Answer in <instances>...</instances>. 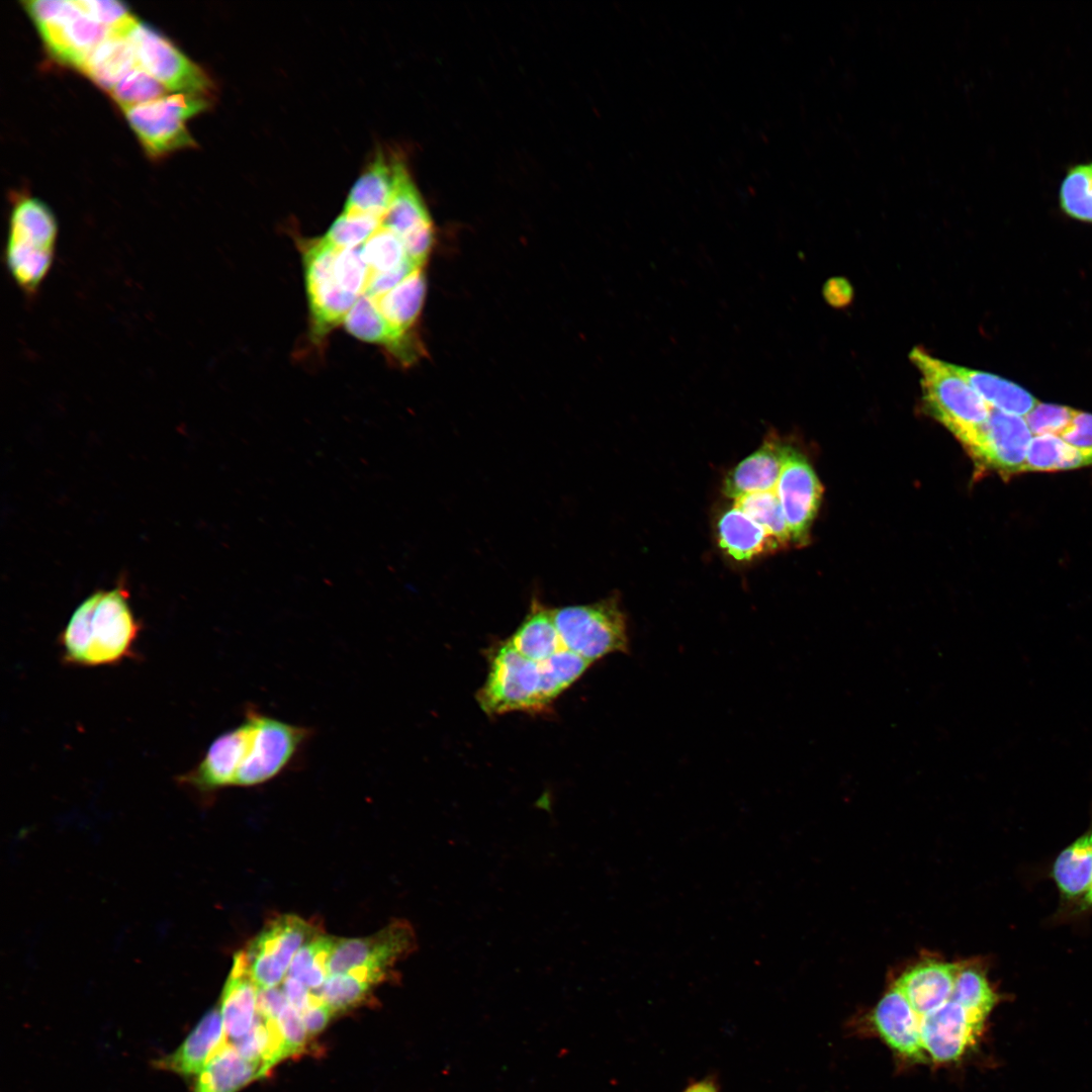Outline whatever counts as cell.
<instances>
[{"label":"cell","instance_id":"obj_25","mask_svg":"<svg viewBox=\"0 0 1092 1092\" xmlns=\"http://www.w3.org/2000/svg\"><path fill=\"white\" fill-rule=\"evenodd\" d=\"M1051 876L1066 902L1079 903L1088 894L1092 888V826L1056 856Z\"/></svg>","mask_w":1092,"mask_h":1092},{"label":"cell","instance_id":"obj_8","mask_svg":"<svg viewBox=\"0 0 1092 1092\" xmlns=\"http://www.w3.org/2000/svg\"><path fill=\"white\" fill-rule=\"evenodd\" d=\"M249 710L254 725L252 757L236 780L238 787L262 785L290 768L313 735L309 727L272 717L252 706Z\"/></svg>","mask_w":1092,"mask_h":1092},{"label":"cell","instance_id":"obj_34","mask_svg":"<svg viewBox=\"0 0 1092 1092\" xmlns=\"http://www.w3.org/2000/svg\"><path fill=\"white\" fill-rule=\"evenodd\" d=\"M338 938L316 934L295 953L287 976L303 983L308 989H320L325 983L328 964Z\"/></svg>","mask_w":1092,"mask_h":1092},{"label":"cell","instance_id":"obj_9","mask_svg":"<svg viewBox=\"0 0 1092 1092\" xmlns=\"http://www.w3.org/2000/svg\"><path fill=\"white\" fill-rule=\"evenodd\" d=\"M126 37L138 67L168 91L208 97L212 91L208 75L154 27L139 21Z\"/></svg>","mask_w":1092,"mask_h":1092},{"label":"cell","instance_id":"obj_20","mask_svg":"<svg viewBox=\"0 0 1092 1092\" xmlns=\"http://www.w3.org/2000/svg\"><path fill=\"white\" fill-rule=\"evenodd\" d=\"M958 970L959 964L925 960L902 973L893 986L921 1018L950 999Z\"/></svg>","mask_w":1092,"mask_h":1092},{"label":"cell","instance_id":"obj_11","mask_svg":"<svg viewBox=\"0 0 1092 1092\" xmlns=\"http://www.w3.org/2000/svg\"><path fill=\"white\" fill-rule=\"evenodd\" d=\"M337 249L323 238L304 244L303 266L312 333L323 337L344 320L359 296L344 290L334 274Z\"/></svg>","mask_w":1092,"mask_h":1092},{"label":"cell","instance_id":"obj_33","mask_svg":"<svg viewBox=\"0 0 1092 1092\" xmlns=\"http://www.w3.org/2000/svg\"><path fill=\"white\" fill-rule=\"evenodd\" d=\"M1088 466L1079 450L1053 435H1041L1031 439L1023 472L1062 471Z\"/></svg>","mask_w":1092,"mask_h":1092},{"label":"cell","instance_id":"obj_46","mask_svg":"<svg viewBox=\"0 0 1092 1092\" xmlns=\"http://www.w3.org/2000/svg\"><path fill=\"white\" fill-rule=\"evenodd\" d=\"M1062 439L1076 448L1084 456L1087 465H1092V415L1077 412L1072 425L1062 435Z\"/></svg>","mask_w":1092,"mask_h":1092},{"label":"cell","instance_id":"obj_45","mask_svg":"<svg viewBox=\"0 0 1092 1092\" xmlns=\"http://www.w3.org/2000/svg\"><path fill=\"white\" fill-rule=\"evenodd\" d=\"M276 1021L282 1037L285 1058L299 1055L305 1048L308 1035L301 1013L287 1003Z\"/></svg>","mask_w":1092,"mask_h":1092},{"label":"cell","instance_id":"obj_14","mask_svg":"<svg viewBox=\"0 0 1092 1092\" xmlns=\"http://www.w3.org/2000/svg\"><path fill=\"white\" fill-rule=\"evenodd\" d=\"M775 490L783 508L791 541L802 544L807 540L817 514L822 486L807 459L789 446Z\"/></svg>","mask_w":1092,"mask_h":1092},{"label":"cell","instance_id":"obj_52","mask_svg":"<svg viewBox=\"0 0 1092 1092\" xmlns=\"http://www.w3.org/2000/svg\"><path fill=\"white\" fill-rule=\"evenodd\" d=\"M1078 908L1080 912L1092 910V888L1090 889L1088 894L1078 903Z\"/></svg>","mask_w":1092,"mask_h":1092},{"label":"cell","instance_id":"obj_35","mask_svg":"<svg viewBox=\"0 0 1092 1092\" xmlns=\"http://www.w3.org/2000/svg\"><path fill=\"white\" fill-rule=\"evenodd\" d=\"M1059 202L1069 217L1092 223V161L1067 169L1060 184Z\"/></svg>","mask_w":1092,"mask_h":1092},{"label":"cell","instance_id":"obj_28","mask_svg":"<svg viewBox=\"0 0 1092 1092\" xmlns=\"http://www.w3.org/2000/svg\"><path fill=\"white\" fill-rule=\"evenodd\" d=\"M427 292V279L422 268L416 269L395 287L373 298L390 327L402 336H412Z\"/></svg>","mask_w":1092,"mask_h":1092},{"label":"cell","instance_id":"obj_32","mask_svg":"<svg viewBox=\"0 0 1092 1092\" xmlns=\"http://www.w3.org/2000/svg\"><path fill=\"white\" fill-rule=\"evenodd\" d=\"M951 999L986 1021L1000 997L990 985L986 971L977 963L959 964Z\"/></svg>","mask_w":1092,"mask_h":1092},{"label":"cell","instance_id":"obj_40","mask_svg":"<svg viewBox=\"0 0 1092 1092\" xmlns=\"http://www.w3.org/2000/svg\"><path fill=\"white\" fill-rule=\"evenodd\" d=\"M381 221L373 216L342 211L322 238L337 250L360 247Z\"/></svg>","mask_w":1092,"mask_h":1092},{"label":"cell","instance_id":"obj_50","mask_svg":"<svg viewBox=\"0 0 1092 1092\" xmlns=\"http://www.w3.org/2000/svg\"><path fill=\"white\" fill-rule=\"evenodd\" d=\"M282 990L288 1003L300 1013L307 1008L312 998V992H309V989L303 983L289 976L284 979Z\"/></svg>","mask_w":1092,"mask_h":1092},{"label":"cell","instance_id":"obj_30","mask_svg":"<svg viewBox=\"0 0 1092 1092\" xmlns=\"http://www.w3.org/2000/svg\"><path fill=\"white\" fill-rule=\"evenodd\" d=\"M953 368L993 408L1025 418L1038 403L1027 390L997 375L954 364Z\"/></svg>","mask_w":1092,"mask_h":1092},{"label":"cell","instance_id":"obj_47","mask_svg":"<svg viewBox=\"0 0 1092 1092\" xmlns=\"http://www.w3.org/2000/svg\"><path fill=\"white\" fill-rule=\"evenodd\" d=\"M333 1013L317 993H312L309 1005L301 1013L307 1034L312 1036L321 1032L329 1023Z\"/></svg>","mask_w":1092,"mask_h":1092},{"label":"cell","instance_id":"obj_43","mask_svg":"<svg viewBox=\"0 0 1092 1092\" xmlns=\"http://www.w3.org/2000/svg\"><path fill=\"white\" fill-rule=\"evenodd\" d=\"M334 274L338 284L347 292L357 296L365 293L370 272L362 257L361 246L336 251Z\"/></svg>","mask_w":1092,"mask_h":1092},{"label":"cell","instance_id":"obj_41","mask_svg":"<svg viewBox=\"0 0 1092 1092\" xmlns=\"http://www.w3.org/2000/svg\"><path fill=\"white\" fill-rule=\"evenodd\" d=\"M168 90L140 67L127 73L109 92L123 109L146 103L167 94Z\"/></svg>","mask_w":1092,"mask_h":1092},{"label":"cell","instance_id":"obj_7","mask_svg":"<svg viewBox=\"0 0 1092 1092\" xmlns=\"http://www.w3.org/2000/svg\"><path fill=\"white\" fill-rule=\"evenodd\" d=\"M208 106L206 97L173 93L125 108L123 112L148 155L161 157L195 146L186 122Z\"/></svg>","mask_w":1092,"mask_h":1092},{"label":"cell","instance_id":"obj_44","mask_svg":"<svg viewBox=\"0 0 1092 1092\" xmlns=\"http://www.w3.org/2000/svg\"><path fill=\"white\" fill-rule=\"evenodd\" d=\"M1077 412L1066 405L1038 402L1024 420L1032 434L1062 437L1072 425Z\"/></svg>","mask_w":1092,"mask_h":1092},{"label":"cell","instance_id":"obj_17","mask_svg":"<svg viewBox=\"0 0 1092 1092\" xmlns=\"http://www.w3.org/2000/svg\"><path fill=\"white\" fill-rule=\"evenodd\" d=\"M250 734L251 724L245 715L239 725L224 731L210 743L201 760L181 780L202 792L235 786Z\"/></svg>","mask_w":1092,"mask_h":1092},{"label":"cell","instance_id":"obj_37","mask_svg":"<svg viewBox=\"0 0 1092 1092\" xmlns=\"http://www.w3.org/2000/svg\"><path fill=\"white\" fill-rule=\"evenodd\" d=\"M379 982L357 971L329 975L317 995L333 1012L346 1011L362 1003Z\"/></svg>","mask_w":1092,"mask_h":1092},{"label":"cell","instance_id":"obj_19","mask_svg":"<svg viewBox=\"0 0 1092 1092\" xmlns=\"http://www.w3.org/2000/svg\"><path fill=\"white\" fill-rule=\"evenodd\" d=\"M226 1042L219 1007L207 1011L172 1053L154 1062V1066L184 1078L197 1076Z\"/></svg>","mask_w":1092,"mask_h":1092},{"label":"cell","instance_id":"obj_1","mask_svg":"<svg viewBox=\"0 0 1092 1092\" xmlns=\"http://www.w3.org/2000/svg\"><path fill=\"white\" fill-rule=\"evenodd\" d=\"M139 631L123 584L97 590L76 608L61 635L64 659L86 666L120 662L131 654Z\"/></svg>","mask_w":1092,"mask_h":1092},{"label":"cell","instance_id":"obj_22","mask_svg":"<svg viewBox=\"0 0 1092 1092\" xmlns=\"http://www.w3.org/2000/svg\"><path fill=\"white\" fill-rule=\"evenodd\" d=\"M395 171L393 157L379 150L352 185L344 212L383 219L393 198Z\"/></svg>","mask_w":1092,"mask_h":1092},{"label":"cell","instance_id":"obj_49","mask_svg":"<svg viewBox=\"0 0 1092 1092\" xmlns=\"http://www.w3.org/2000/svg\"><path fill=\"white\" fill-rule=\"evenodd\" d=\"M823 295L830 305L843 307L852 300L853 289L845 278L832 277L824 284Z\"/></svg>","mask_w":1092,"mask_h":1092},{"label":"cell","instance_id":"obj_13","mask_svg":"<svg viewBox=\"0 0 1092 1092\" xmlns=\"http://www.w3.org/2000/svg\"><path fill=\"white\" fill-rule=\"evenodd\" d=\"M395 188L381 225L402 241L407 257L424 265L434 243V229L428 208L403 161L393 157Z\"/></svg>","mask_w":1092,"mask_h":1092},{"label":"cell","instance_id":"obj_15","mask_svg":"<svg viewBox=\"0 0 1092 1092\" xmlns=\"http://www.w3.org/2000/svg\"><path fill=\"white\" fill-rule=\"evenodd\" d=\"M985 1020L966 1010L953 999L920 1018L923 1049L934 1063L960 1060L977 1041Z\"/></svg>","mask_w":1092,"mask_h":1092},{"label":"cell","instance_id":"obj_6","mask_svg":"<svg viewBox=\"0 0 1092 1092\" xmlns=\"http://www.w3.org/2000/svg\"><path fill=\"white\" fill-rule=\"evenodd\" d=\"M50 53L61 63L80 69L90 53L111 33L85 14L76 1L22 2Z\"/></svg>","mask_w":1092,"mask_h":1092},{"label":"cell","instance_id":"obj_23","mask_svg":"<svg viewBox=\"0 0 1092 1092\" xmlns=\"http://www.w3.org/2000/svg\"><path fill=\"white\" fill-rule=\"evenodd\" d=\"M346 330L355 338L384 346L395 358L411 363L418 357V347L412 336L395 332L383 317L372 297H358L344 320Z\"/></svg>","mask_w":1092,"mask_h":1092},{"label":"cell","instance_id":"obj_2","mask_svg":"<svg viewBox=\"0 0 1092 1092\" xmlns=\"http://www.w3.org/2000/svg\"><path fill=\"white\" fill-rule=\"evenodd\" d=\"M909 356L920 374L927 411L972 454L981 441L991 406L954 370L953 364L918 347Z\"/></svg>","mask_w":1092,"mask_h":1092},{"label":"cell","instance_id":"obj_5","mask_svg":"<svg viewBox=\"0 0 1092 1092\" xmlns=\"http://www.w3.org/2000/svg\"><path fill=\"white\" fill-rule=\"evenodd\" d=\"M477 702L490 716L548 709L540 662L523 656L509 640L499 643L490 654L489 671L477 693Z\"/></svg>","mask_w":1092,"mask_h":1092},{"label":"cell","instance_id":"obj_48","mask_svg":"<svg viewBox=\"0 0 1092 1092\" xmlns=\"http://www.w3.org/2000/svg\"><path fill=\"white\" fill-rule=\"evenodd\" d=\"M288 1003L283 990L274 988L258 989L257 1013L268 1019H277Z\"/></svg>","mask_w":1092,"mask_h":1092},{"label":"cell","instance_id":"obj_39","mask_svg":"<svg viewBox=\"0 0 1092 1092\" xmlns=\"http://www.w3.org/2000/svg\"><path fill=\"white\" fill-rule=\"evenodd\" d=\"M540 664L544 691L554 701L577 680L592 663L576 653L562 648Z\"/></svg>","mask_w":1092,"mask_h":1092},{"label":"cell","instance_id":"obj_38","mask_svg":"<svg viewBox=\"0 0 1092 1092\" xmlns=\"http://www.w3.org/2000/svg\"><path fill=\"white\" fill-rule=\"evenodd\" d=\"M361 254L370 274L390 272L410 264L415 265L408 259L401 239L382 225L361 246Z\"/></svg>","mask_w":1092,"mask_h":1092},{"label":"cell","instance_id":"obj_16","mask_svg":"<svg viewBox=\"0 0 1092 1092\" xmlns=\"http://www.w3.org/2000/svg\"><path fill=\"white\" fill-rule=\"evenodd\" d=\"M1030 441L1031 432L1024 418L991 407L972 457L982 468L1011 476L1023 472Z\"/></svg>","mask_w":1092,"mask_h":1092},{"label":"cell","instance_id":"obj_10","mask_svg":"<svg viewBox=\"0 0 1092 1092\" xmlns=\"http://www.w3.org/2000/svg\"><path fill=\"white\" fill-rule=\"evenodd\" d=\"M419 948L412 923L395 919L380 931L365 937L338 938L328 964L329 975L366 969L390 975L396 963Z\"/></svg>","mask_w":1092,"mask_h":1092},{"label":"cell","instance_id":"obj_51","mask_svg":"<svg viewBox=\"0 0 1092 1092\" xmlns=\"http://www.w3.org/2000/svg\"><path fill=\"white\" fill-rule=\"evenodd\" d=\"M681 1092H720V1085L715 1075H708L689 1083Z\"/></svg>","mask_w":1092,"mask_h":1092},{"label":"cell","instance_id":"obj_3","mask_svg":"<svg viewBox=\"0 0 1092 1092\" xmlns=\"http://www.w3.org/2000/svg\"><path fill=\"white\" fill-rule=\"evenodd\" d=\"M57 235L56 217L46 203L25 197L14 204L4 260L10 277L27 296L38 291L51 269Z\"/></svg>","mask_w":1092,"mask_h":1092},{"label":"cell","instance_id":"obj_29","mask_svg":"<svg viewBox=\"0 0 1092 1092\" xmlns=\"http://www.w3.org/2000/svg\"><path fill=\"white\" fill-rule=\"evenodd\" d=\"M259 1077V1068L225 1042L196 1076L193 1092H238Z\"/></svg>","mask_w":1092,"mask_h":1092},{"label":"cell","instance_id":"obj_27","mask_svg":"<svg viewBox=\"0 0 1092 1092\" xmlns=\"http://www.w3.org/2000/svg\"><path fill=\"white\" fill-rule=\"evenodd\" d=\"M509 642L523 656L542 662L565 648L555 626L552 610L537 599Z\"/></svg>","mask_w":1092,"mask_h":1092},{"label":"cell","instance_id":"obj_31","mask_svg":"<svg viewBox=\"0 0 1092 1092\" xmlns=\"http://www.w3.org/2000/svg\"><path fill=\"white\" fill-rule=\"evenodd\" d=\"M135 67L136 60L127 37L110 35L90 53L79 70L110 92Z\"/></svg>","mask_w":1092,"mask_h":1092},{"label":"cell","instance_id":"obj_36","mask_svg":"<svg viewBox=\"0 0 1092 1092\" xmlns=\"http://www.w3.org/2000/svg\"><path fill=\"white\" fill-rule=\"evenodd\" d=\"M734 507L759 524L781 545L791 541L782 505L776 490L757 491L734 499Z\"/></svg>","mask_w":1092,"mask_h":1092},{"label":"cell","instance_id":"obj_42","mask_svg":"<svg viewBox=\"0 0 1092 1092\" xmlns=\"http://www.w3.org/2000/svg\"><path fill=\"white\" fill-rule=\"evenodd\" d=\"M80 9L112 34L126 37L139 20L123 3L111 0H75Z\"/></svg>","mask_w":1092,"mask_h":1092},{"label":"cell","instance_id":"obj_21","mask_svg":"<svg viewBox=\"0 0 1092 1092\" xmlns=\"http://www.w3.org/2000/svg\"><path fill=\"white\" fill-rule=\"evenodd\" d=\"M258 987L252 977L245 949L234 956L221 999L220 1013L226 1042L245 1036L257 1016Z\"/></svg>","mask_w":1092,"mask_h":1092},{"label":"cell","instance_id":"obj_18","mask_svg":"<svg viewBox=\"0 0 1092 1092\" xmlns=\"http://www.w3.org/2000/svg\"><path fill=\"white\" fill-rule=\"evenodd\" d=\"M871 1021L883 1040L900 1056L920 1063L929 1060L922 1045L920 1018L895 986L878 1002Z\"/></svg>","mask_w":1092,"mask_h":1092},{"label":"cell","instance_id":"obj_26","mask_svg":"<svg viewBox=\"0 0 1092 1092\" xmlns=\"http://www.w3.org/2000/svg\"><path fill=\"white\" fill-rule=\"evenodd\" d=\"M718 539L720 547L738 561L751 560L780 547L759 524L734 506L719 519Z\"/></svg>","mask_w":1092,"mask_h":1092},{"label":"cell","instance_id":"obj_4","mask_svg":"<svg viewBox=\"0 0 1092 1092\" xmlns=\"http://www.w3.org/2000/svg\"><path fill=\"white\" fill-rule=\"evenodd\" d=\"M552 617L563 646L590 663L629 651L626 618L615 597L552 609Z\"/></svg>","mask_w":1092,"mask_h":1092},{"label":"cell","instance_id":"obj_24","mask_svg":"<svg viewBox=\"0 0 1092 1092\" xmlns=\"http://www.w3.org/2000/svg\"><path fill=\"white\" fill-rule=\"evenodd\" d=\"M787 447L779 441L767 439L729 472L724 482L725 494L735 499L752 492L775 490Z\"/></svg>","mask_w":1092,"mask_h":1092},{"label":"cell","instance_id":"obj_12","mask_svg":"<svg viewBox=\"0 0 1092 1092\" xmlns=\"http://www.w3.org/2000/svg\"><path fill=\"white\" fill-rule=\"evenodd\" d=\"M316 934L312 925L296 915L269 921L245 949L258 989L277 987L297 950Z\"/></svg>","mask_w":1092,"mask_h":1092}]
</instances>
